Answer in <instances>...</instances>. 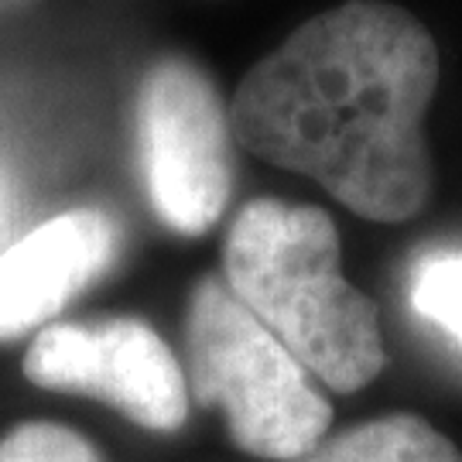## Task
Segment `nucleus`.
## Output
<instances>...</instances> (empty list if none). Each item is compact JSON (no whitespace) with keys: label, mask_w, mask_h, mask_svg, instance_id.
I'll return each instance as SVG.
<instances>
[{"label":"nucleus","mask_w":462,"mask_h":462,"mask_svg":"<svg viewBox=\"0 0 462 462\" xmlns=\"http://www.w3.org/2000/svg\"><path fill=\"white\" fill-rule=\"evenodd\" d=\"M439 45L404 7L346 0L309 17L240 79L233 141L309 175L349 213L404 223L431 199L425 116Z\"/></svg>","instance_id":"f257e3e1"},{"label":"nucleus","mask_w":462,"mask_h":462,"mask_svg":"<svg viewBox=\"0 0 462 462\" xmlns=\"http://www.w3.org/2000/svg\"><path fill=\"white\" fill-rule=\"evenodd\" d=\"M223 281L332 391L353 394L387 364L377 301L343 278L329 213L284 199L247 202L223 244Z\"/></svg>","instance_id":"f03ea898"},{"label":"nucleus","mask_w":462,"mask_h":462,"mask_svg":"<svg viewBox=\"0 0 462 462\" xmlns=\"http://www.w3.org/2000/svg\"><path fill=\"white\" fill-rule=\"evenodd\" d=\"M185 364L189 397L223 414L230 439L250 456L298 462L326 439L332 408L312 374L216 274L189 298Z\"/></svg>","instance_id":"7ed1b4c3"},{"label":"nucleus","mask_w":462,"mask_h":462,"mask_svg":"<svg viewBox=\"0 0 462 462\" xmlns=\"http://www.w3.org/2000/svg\"><path fill=\"white\" fill-rule=\"evenodd\" d=\"M137 137L154 213L175 233L213 230L233 192V127L209 72L165 55L137 93Z\"/></svg>","instance_id":"20e7f679"},{"label":"nucleus","mask_w":462,"mask_h":462,"mask_svg":"<svg viewBox=\"0 0 462 462\" xmlns=\"http://www.w3.org/2000/svg\"><path fill=\"white\" fill-rule=\"evenodd\" d=\"M34 387L86 394L148 431H175L189 418V383L175 353L148 322L131 315L51 322L24 353Z\"/></svg>","instance_id":"39448f33"},{"label":"nucleus","mask_w":462,"mask_h":462,"mask_svg":"<svg viewBox=\"0 0 462 462\" xmlns=\"http://www.w3.org/2000/svg\"><path fill=\"white\" fill-rule=\"evenodd\" d=\"M116 254L114 219L99 209L51 216L0 254V343L45 329Z\"/></svg>","instance_id":"423d86ee"},{"label":"nucleus","mask_w":462,"mask_h":462,"mask_svg":"<svg viewBox=\"0 0 462 462\" xmlns=\"http://www.w3.org/2000/svg\"><path fill=\"white\" fill-rule=\"evenodd\" d=\"M298 462H462V452L418 414H383L322 439Z\"/></svg>","instance_id":"0eeeda50"},{"label":"nucleus","mask_w":462,"mask_h":462,"mask_svg":"<svg viewBox=\"0 0 462 462\" xmlns=\"http://www.w3.org/2000/svg\"><path fill=\"white\" fill-rule=\"evenodd\" d=\"M411 305L431 326L462 343V257L442 254L421 261L411 278Z\"/></svg>","instance_id":"6e6552de"},{"label":"nucleus","mask_w":462,"mask_h":462,"mask_svg":"<svg viewBox=\"0 0 462 462\" xmlns=\"http://www.w3.org/2000/svg\"><path fill=\"white\" fill-rule=\"evenodd\" d=\"M0 462H103L79 431L55 421H24L0 439Z\"/></svg>","instance_id":"1a4fd4ad"}]
</instances>
